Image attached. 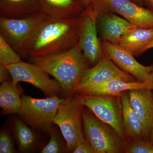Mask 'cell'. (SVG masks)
I'll list each match as a JSON object with an SVG mask.
<instances>
[{
	"label": "cell",
	"instance_id": "20",
	"mask_svg": "<svg viewBox=\"0 0 153 153\" xmlns=\"http://www.w3.org/2000/svg\"><path fill=\"white\" fill-rule=\"evenodd\" d=\"M18 84L12 81L1 83L0 86V107L4 114L19 113L22 104V97Z\"/></svg>",
	"mask_w": 153,
	"mask_h": 153
},
{
	"label": "cell",
	"instance_id": "11",
	"mask_svg": "<svg viewBox=\"0 0 153 153\" xmlns=\"http://www.w3.org/2000/svg\"><path fill=\"white\" fill-rule=\"evenodd\" d=\"M114 79L127 82L137 80L130 74L121 70L105 54L94 66L87 68L82 74L74 94L86 88L101 84Z\"/></svg>",
	"mask_w": 153,
	"mask_h": 153
},
{
	"label": "cell",
	"instance_id": "21",
	"mask_svg": "<svg viewBox=\"0 0 153 153\" xmlns=\"http://www.w3.org/2000/svg\"><path fill=\"white\" fill-rule=\"evenodd\" d=\"M21 119L16 120L13 124V131L18 150L21 153H29L35 149L37 137L33 129Z\"/></svg>",
	"mask_w": 153,
	"mask_h": 153
},
{
	"label": "cell",
	"instance_id": "13",
	"mask_svg": "<svg viewBox=\"0 0 153 153\" xmlns=\"http://www.w3.org/2000/svg\"><path fill=\"white\" fill-rule=\"evenodd\" d=\"M96 16L97 28L101 42L117 44L131 30L136 27L114 13H101Z\"/></svg>",
	"mask_w": 153,
	"mask_h": 153
},
{
	"label": "cell",
	"instance_id": "8",
	"mask_svg": "<svg viewBox=\"0 0 153 153\" xmlns=\"http://www.w3.org/2000/svg\"><path fill=\"white\" fill-rule=\"evenodd\" d=\"M96 19L97 16L90 4L78 17L77 44L91 67L98 63L105 55L99 38Z\"/></svg>",
	"mask_w": 153,
	"mask_h": 153
},
{
	"label": "cell",
	"instance_id": "29",
	"mask_svg": "<svg viewBox=\"0 0 153 153\" xmlns=\"http://www.w3.org/2000/svg\"><path fill=\"white\" fill-rule=\"evenodd\" d=\"M149 6V8L153 11V0H146Z\"/></svg>",
	"mask_w": 153,
	"mask_h": 153
},
{
	"label": "cell",
	"instance_id": "9",
	"mask_svg": "<svg viewBox=\"0 0 153 153\" xmlns=\"http://www.w3.org/2000/svg\"><path fill=\"white\" fill-rule=\"evenodd\" d=\"M96 16L111 12L139 27L153 28V11L138 5L131 0H92L90 4Z\"/></svg>",
	"mask_w": 153,
	"mask_h": 153
},
{
	"label": "cell",
	"instance_id": "28",
	"mask_svg": "<svg viewBox=\"0 0 153 153\" xmlns=\"http://www.w3.org/2000/svg\"><path fill=\"white\" fill-rule=\"evenodd\" d=\"M146 81H149L151 82L152 85V89L153 90V70L148 75Z\"/></svg>",
	"mask_w": 153,
	"mask_h": 153
},
{
	"label": "cell",
	"instance_id": "22",
	"mask_svg": "<svg viewBox=\"0 0 153 153\" xmlns=\"http://www.w3.org/2000/svg\"><path fill=\"white\" fill-rule=\"evenodd\" d=\"M18 52L0 36V64L6 66L23 61Z\"/></svg>",
	"mask_w": 153,
	"mask_h": 153
},
{
	"label": "cell",
	"instance_id": "7",
	"mask_svg": "<svg viewBox=\"0 0 153 153\" xmlns=\"http://www.w3.org/2000/svg\"><path fill=\"white\" fill-rule=\"evenodd\" d=\"M82 105L98 119L106 123L123 139L127 140L123 121L120 95L78 94Z\"/></svg>",
	"mask_w": 153,
	"mask_h": 153
},
{
	"label": "cell",
	"instance_id": "19",
	"mask_svg": "<svg viewBox=\"0 0 153 153\" xmlns=\"http://www.w3.org/2000/svg\"><path fill=\"white\" fill-rule=\"evenodd\" d=\"M41 12L38 0H0V17L20 18Z\"/></svg>",
	"mask_w": 153,
	"mask_h": 153
},
{
	"label": "cell",
	"instance_id": "4",
	"mask_svg": "<svg viewBox=\"0 0 153 153\" xmlns=\"http://www.w3.org/2000/svg\"><path fill=\"white\" fill-rule=\"evenodd\" d=\"M65 98L54 95L38 99L23 95L18 114L32 128L49 134L59 106Z\"/></svg>",
	"mask_w": 153,
	"mask_h": 153
},
{
	"label": "cell",
	"instance_id": "18",
	"mask_svg": "<svg viewBox=\"0 0 153 153\" xmlns=\"http://www.w3.org/2000/svg\"><path fill=\"white\" fill-rule=\"evenodd\" d=\"M121 100L123 121L127 140H145L143 128L130 103L128 91L121 95Z\"/></svg>",
	"mask_w": 153,
	"mask_h": 153
},
{
	"label": "cell",
	"instance_id": "16",
	"mask_svg": "<svg viewBox=\"0 0 153 153\" xmlns=\"http://www.w3.org/2000/svg\"><path fill=\"white\" fill-rule=\"evenodd\" d=\"M143 88L152 89V83L149 81L140 82L136 80L127 82L121 79H114L86 88L79 91L76 94L97 96L120 95L130 90Z\"/></svg>",
	"mask_w": 153,
	"mask_h": 153
},
{
	"label": "cell",
	"instance_id": "27",
	"mask_svg": "<svg viewBox=\"0 0 153 153\" xmlns=\"http://www.w3.org/2000/svg\"><path fill=\"white\" fill-rule=\"evenodd\" d=\"M12 81L10 71L7 66L0 64V82Z\"/></svg>",
	"mask_w": 153,
	"mask_h": 153
},
{
	"label": "cell",
	"instance_id": "15",
	"mask_svg": "<svg viewBox=\"0 0 153 153\" xmlns=\"http://www.w3.org/2000/svg\"><path fill=\"white\" fill-rule=\"evenodd\" d=\"M40 10L47 16L76 19L86 9L84 0H38Z\"/></svg>",
	"mask_w": 153,
	"mask_h": 153
},
{
	"label": "cell",
	"instance_id": "25",
	"mask_svg": "<svg viewBox=\"0 0 153 153\" xmlns=\"http://www.w3.org/2000/svg\"><path fill=\"white\" fill-rule=\"evenodd\" d=\"M16 152L15 143L10 134L5 129L2 130L0 133V153Z\"/></svg>",
	"mask_w": 153,
	"mask_h": 153
},
{
	"label": "cell",
	"instance_id": "24",
	"mask_svg": "<svg viewBox=\"0 0 153 153\" xmlns=\"http://www.w3.org/2000/svg\"><path fill=\"white\" fill-rule=\"evenodd\" d=\"M125 153H153V145L144 139L127 140Z\"/></svg>",
	"mask_w": 153,
	"mask_h": 153
},
{
	"label": "cell",
	"instance_id": "3",
	"mask_svg": "<svg viewBox=\"0 0 153 153\" xmlns=\"http://www.w3.org/2000/svg\"><path fill=\"white\" fill-rule=\"evenodd\" d=\"M47 17L41 12L23 18L0 17V36L22 58H29V48L33 37Z\"/></svg>",
	"mask_w": 153,
	"mask_h": 153
},
{
	"label": "cell",
	"instance_id": "23",
	"mask_svg": "<svg viewBox=\"0 0 153 153\" xmlns=\"http://www.w3.org/2000/svg\"><path fill=\"white\" fill-rule=\"evenodd\" d=\"M49 143L41 151L42 153H60L68 152L66 141L54 126L50 132Z\"/></svg>",
	"mask_w": 153,
	"mask_h": 153
},
{
	"label": "cell",
	"instance_id": "26",
	"mask_svg": "<svg viewBox=\"0 0 153 153\" xmlns=\"http://www.w3.org/2000/svg\"><path fill=\"white\" fill-rule=\"evenodd\" d=\"M72 153H96V152L91 145L85 139L77 144Z\"/></svg>",
	"mask_w": 153,
	"mask_h": 153
},
{
	"label": "cell",
	"instance_id": "1",
	"mask_svg": "<svg viewBox=\"0 0 153 153\" xmlns=\"http://www.w3.org/2000/svg\"><path fill=\"white\" fill-rule=\"evenodd\" d=\"M78 18L58 19L47 17L33 37L29 57H41L66 52L78 42Z\"/></svg>",
	"mask_w": 153,
	"mask_h": 153
},
{
	"label": "cell",
	"instance_id": "2",
	"mask_svg": "<svg viewBox=\"0 0 153 153\" xmlns=\"http://www.w3.org/2000/svg\"><path fill=\"white\" fill-rule=\"evenodd\" d=\"M30 63L43 69L60 84L65 97L73 96L82 74L90 65L78 45L54 55L29 57Z\"/></svg>",
	"mask_w": 153,
	"mask_h": 153
},
{
	"label": "cell",
	"instance_id": "33",
	"mask_svg": "<svg viewBox=\"0 0 153 153\" xmlns=\"http://www.w3.org/2000/svg\"><path fill=\"white\" fill-rule=\"evenodd\" d=\"M92 0H84V2H85V6L86 7L90 5Z\"/></svg>",
	"mask_w": 153,
	"mask_h": 153
},
{
	"label": "cell",
	"instance_id": "14",
	"mask_svg": "<svg viewBox=\"0 0 153 153\" xmlns=\"http://www.w3.org/2000/svg\"><path fill=\"white\" fill-rule=\"evenodd\" d=\"M130 103L142 124L145 139L149 140L153 125V93L149 88L128 91Z\"/></svg>",
	"mask_w": 153,
	"mask_h": 153
},
{
	"label": "cell",
	"instance_id": "5",
	"mask_svg": "<svg viewBox=\"0 0 153 153\" xmlns=\"http://www.w3.org/2000/svg\"><path fill=\"white\" fill-rule=\"evenodd\" d=\"M85 139L96 153H125L126 140L122 139L111 127L98 119L90 110L82 112Z\"/></svg>",
	"mask_w": 153,
	"mask_h": 153
},
{
	"label": "cell",
	"instance_id": "6",
	"mask_svg": "<svg viewBox=\"0 0 153 153\" xmlns=\"http://www.w3.org/2000/svg\"><path fill=\"white\" fill-rule=\"evenodd\" d=\"M84 107L78 96L66 97L54 119V124L66 141L68 152H73L77 144L85 139L82 120Z\"/></svg>",
	"mask_w": 153,
	"mask_h": 153
},
{
	"label": "cell",
	"instance_id": "32",
	"mask_svg": "<svg viewBox=\"0 0 153 153\" xmlns=\"http://www.w3.org/2000/svg\"><path fill=\"white\" fill-rule=\"evenodd\" d=\"M152 48H153V40L150 43L149 45H148L147 47H146V49H145V52L147 50H149V49H152Z\"/></svg>",
	"mask_w": 153,
	"mask_h": 153
},
{
	"label": "cell",
	"instance_id": "12",
	"mask_svg": "<svg viewBox=\"0 0 153 153\" xmlns=\"http://www.w3.org/2000/svg\"><path fill=\"white\" fill-rule=\"evenodd\" d=\"M105 54L121 70L133 76L137 81L145 82L153 70V65L145 66L139 63L134 56L118 44L102 42Z\"/></svg>",
	"mask_w": 153,
	"mask_h": 153
},
{
	"label": "cell",
	"instance_id": "17",
	"mask_svg": "<svg viewBox=\"0 0 153 153\" xmlns=\"http://www.w3.org/2000/svg\"><path fill=\"white\" fill-rule=\"evenodd\" d=\"M153 40V28L135 27L123 37L119 46L134 56L145 52V49Z\"/></svg>",
	"mask_w": 153,
	"mask_h": 153
},
{
	"label": "cell",
	"instance_id": "31",
	"mask_svg": "<svg viewBox=\"0 0 153 153\" xmlns=\"http://www.w3.org/2000/svg\"><path fill=\"white\" fill-rule=\"evenodd\" d=\"M132 1L137 4L143 7V0H131Z\"/></svg>",
	"mask_w": 153,
	"mask_h": 153
},
{
	"label": "cell",
	"instance_id": "30",
	"mask_svg": "<svg viewBox=\"0 0 153 153\" xmlns=\"http://www.w3.org/2000/svg\"><path fill=\"white\" fill-rule=\"evenodd\" d=\"M149 141L153 145V125L152 127V130L150 134L149 138Z\"/></svg>",
	"mask_w": 153,
	"mask_h": 153
},
{
	"label": "cell",
	"instance_id": "10",
	"mask_svg": "<svg viewBox=\"0 0 153 153\" xmlns=\"http://www.w3.org/2000/svg\"><path fill=\"white\" fill-rule=\"evenodd\" d=\"M7 67L14 84L17 85L20 82H28L41 90L47 97L63 94L57 80L50 78L48 73L33 63L22 61Z\"/></svg>",
	"mask_w": 153,
	"mask_h": 153
}]
</instances>
